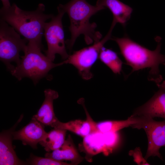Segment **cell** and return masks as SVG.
Returning a JSON list of instances; mask_svg holds the SVG:
<instances>
[{"label":"cell","instance_id":"obj_15","mask_svg":"<svg viewBox=\"0 0 165 165\" xmlns=\"http://www.w3.org/2000/svg\"><path fill=\"white\" fill-rule=\"evenodd\" d=\"M45 157L61 161H69L73 165L79 164L84 158L79 153L70 135L58 148L47 152Z\"/></svg>","mask_w":165,"mask_h":165},{"label":"cell","instance_id":"obj_12","mask_svg":"<svg viewBox=\"0 0 165 165\" xmlns=\"http://www.w3.org/2000/svg\"><path fill=\"white\" fill-rule=\"evenodd\" d=\"M81 149L86 154V159L92 161L94 156L101 152L107 155L111 152L108 146L105 133L98 131L92 132L83 138Z\"/></svg>","mask_w":165,"mask_h":165},{"label":"cell","instance_id":"obj_17","mask_svg":"<svg viewBox=\"0 0 165 165\" xmlns=\"http://www.w3.org/2000/svg\"><path fill=\"white\" fill-rule=\"evenodd\" d=\"M67 130L54 129L47 133L44 139L39 142L47 152L56 150L64 143Z\"/></svg>","mask_w":165,"mask_h":165},{"label":"cell","instance_id":"obj_3","mask_svg":"<svg viewBox=\"0 0 165 165\" xmlns=\"http://www.w3.org/2000/svg\"><path fill=\"white\" fill-rule=\"evenodd\" d=\"M45 10V6L42 3L39 4L36 10L27 11L21 9L13 3L8 8L0 9V19L13 27L28 42L42 44L46 22L54 16L44 13Z\"/></svg>","mask_w":165,"mask_h":165},{"label":"cell","instance_id":"obj_11","mask_svg":"<svg viewBox=\"0 0 165 165\" xmlns=\"http://www.w3.org/2000/svg\"><path fill=\"white\" fill-rule=\"evenodd\" d=\"M23 118L22 115L14 125L9 130H4L0 135V165H24L25 163L19 159L12 145L13 133Z\"/></svg>","mask_w":165,"mask_h":165},{"label":"cell","instance_id":"obj_19","mask_svg":"<svg viewBox=\"0 0 165 165\" xmlns=\"http://www.w3.org/2000/svg\"><path fill=\"white\" fill-rule=\"evenodd\" d=\"M99 58L114 73H120L123 62L115 51L103 47L100 51Z\"/></svg>","mask_w":165,"mask_h":165},{"label":"cell","instance_id":"obj_5","mask_svg":"<svg viewBox=\"0 0 165 165\" xmlns=\"http://www.w3.org/2000/svg\"><path fill=\"white\" fill-rule=\"evenodd\" d=\"M5 21L0 19V59L11 72L15 67L12 62L19 64L20 53L24 51L28 41L22 38L20 34Z\"/></svg>","mask_w":165,"mask_h":165},{"label":"cell","instance_id":"obj_18","mask_svg":"<svg viewBox=\"0 0 165 165\" xmlns=\"http://www.w3.org/2000/svg\"><path fill=\"white\" fill-rule=\"evenodd\" d=\"M138 119L132 115L127 119L123 120H106L96 123L97 131L102 133L116 132L129 126L132 127L137 123Z\"/></svg>","mask_w":165,"mask_h":165},{"label":"cell","instance_id":"obj_13","mask_svg":"<svg viewBox=\"0 0 165 165\" xmlns=\"http://www.w3.org/2000/svg\"><path fill=\"white\" fill-rule=\"evenodd\" d=\"M79 102L84 108L86 116V120L75 119L66 123L62 122L58 120L51 127L54 129L69 130L84 138L92 132L97 131L96 123L90 115L82 99Z\"/></svg>","mask_w":165,"mask_h":165},{"label":"cell","instance_id":"obj_7","mask_svg":"<svg viewBox=\"0 0 165 165\" xmlns=\"http://www.w3.org/2000/svg\"><path fill=\"white\" fill-rule=\"evenodd\" d=\"M57 14L53 16L49 22H46L44 29V35L47 45V49L45 51L46 55L53 62L55 55H60L64 60L69 55L66 50L64 35L62 23V18L65 13L59 6L57 8Z\"/></svg>","mask_w":165,"mask_h":165},{"label":"cell","instance_id":"obj_21","mask_svg":"<svg viewBox=\"0 0 165 165\" xmlns=\"http://www.w3.org/2000/svg\"><path fill=\"white\" fill-rule=\"evenodd\" d=\"M3 5L2 8L7 9L11 7L9 0H1Z\"/></svg>","mask_w":165,"mask_h":165},{"label":"cell","instance_id":"obj_20","mask_svg":"<svg viewBox=\"0 0 165 165\" xmlns=\"http://www.w3.org/2000/svg\"><path fill=\"white\" fill-rule=\"evenodd\" d=\"M28 161L30 164L32 165H73L71 163H67L48 157L37 156L32 154Z\"/></svg>","mask_w":165,"mask_h":165},{"label":"cell","instance_id":"obj_16","mask_svg":"<svg viewBox=\"0 0 165 165\" xmlns=\"http://www.w3.org/2000/svg\"><path fill=\"white\" fill-rule=\"evenodd\" d=\"M96 5L108 9L112 14V22L125 26L130 19L133 11L129 6L119 0H97Z\"/></svg>","mask_w":165,"mask_h":165},{"label":"cell","instance_id":"obj_10","mask_svg":"<svg viewBox=\"0 0 165 165\" xmlns=\"http://www.w3.org/2000/svg\"><path fill=\"white\" fill-rule=\"evenodd\" d=\"M45 126L34 118L26 126L13 133V140H19L24 145H29L34 149L42 140L47 133L44 130Z\"/></svg>","mask_w":165,"mask_h":165},{"label":"cell","instance_id":"obj_9","mask_svg":"<svg viewBox=\"0 0 165 165\" xmlns=\"http://www.w3.org/2000/svg\"><path fill=\"white\" fill-rule=\"evenodd\" d=\"M157 86V91L146 102L137 108L132 116L152 118L160 117L165 120V81Z\"/></svg>","mask_w":165,"mask_h":165},{"label":"cell","instance_id":"obj_8","mask_svg":"<svg viewBox=\"0 0 165 165\" xmlns=\"http://www.w3.org/2000/svg\"><path fill=\"white\" fill-rule=\"evenodd\" d=\"M136 116L138 118V122L132 127L144 129L148 139V147L145 159L147 160L151 156H157L162 160L159 150L162 147L165 146V120L157 121L152 118Z\"/></svg>","mask_w":165,"mask_h":165},{"label":"cell","instance_id":"obj_1","mask_svg":"<svg viewBox=\"0 0 165 165\" xmlns=\"http://www.w3.org/2000/svg\"><path fill=\"white\" fill-rule=\"evenodd\" d=\"M111 39L116 43L126 64L132 68L128 76L136 71L148 68L150 70L148 80L154 82L157 86L161 83L163 78L159 67L160 64L165 66V55L160 53V38H156L158 44L153 50L140 45L127 36L122 38L112 37Z\"/></svg>","mask_w":165,"mask_h":165},{"label":"cell","instance_id":"obj_14","mask_svg":"<svg viewBox=\"0 0 165 165\" xmlns=\"http://www.w3.org/2000/svg\"><path fill=\"white\" fill-rule=\"evenodd\" d=\"M45 98L37 113L33 118L46 126L51 127L58 119L54 113L53 102L59 97L56 91L50 89L44 91Z\"/></svg>","mask_w":165,"mask_h":165},{"label":"cell","instance_id":"obj_2","mask_svg":"<svg viewBox=\"0 0 165 165\" xmlns=\"http://www.w3.org/2000/svg\"><path fill=\"white\" fill-rule=\"evenodd\" d=\"M67 13L69 17L70 25V39L65 41L67 48L71 51L77 38L83 35L86 43L89 45L100 41L101 34L96 31L97 25L95 23L90 22L91 17L104 7L93 6L86 0H71L65 5L58 6Z\"/></svg>","mask_w":165,"mask_h":165},{"label":"cell","instance_id":"obj_4","mask_svg":"<svg viewBox=\"0 0 165 165\" xmlns=\"http://www.w3.org/2000/svg\"><path fill=\"white\" fill-rule=\"evenodd\" d=\"M43 46L34 42H28L21 57L20 63L10 72L20 81L24 77L31 79L35 85L42 79H48L49 72L53 68L64 64H55L42 52Z\"/></svg>","mask_w":165,"mask_h":165},{"label":"cell","instance_id":"obj_6","mask_svg":"<svg viewBox=\"0 0 165 165\" xmlns=\"http://www.w3.org/2000/svg\"><path fill=\"white\" fill-rule=\"evenodd\" d=\"M115 26L112 24L107 34L102 39L94 43L91 46L74 51L62 61L63 64H69L74 66L83 79L88 80L92 78L93 75L91 69L99 58L100 51L104 45L111 39L112 32Z\"/></svg>","mask_w":165,"mask_h":165}]
</instances>
